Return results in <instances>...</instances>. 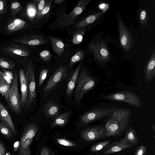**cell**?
Here are the masks:
<instances>
[{
    "mask_svg": "<svg viewBox=\"0 0 155 155\" xmlns=\"http://www.w3.org/2000/svg\"><path fill=\"white\" fill-rule=\"evenodd\" d=\"M40 155H50L49 150L45 147H43L41 150Z\"/></svg>",
    "mask_w": 155,
    "mask_h": 155,
    "instance_id": "42",
    "label": "cell"
},
{
    "mask_svg": "<svg viewBox=\"0 0 155 155\" xmlns=\"http://www.w3.org/2000/svg\"><path fill=\"white\" fill-rule=\"evenodd\" d=\"M90 0H80L69 13L64 14L59 16L55 21L56 28H67L74 25L75 19L85 10Z\"/></svg>",
    "mask_w": 155,
    "mask_h": 155,
    "instance_id": "2",
    "label": "cell"
},
{
    "mask_svg": "<svg viewBox=\"0 0 155 155\" xmlns=\"http://www.w3.org/2000/svg\"><path fill=\"white\" fill-rule=\"evenodd\" d=\"M48 38L54 51L58 56H61L65 51V46L64 42L61 39L51 35L48 36Z\"/></svg>",
    "mask_w": 155,
    "mask_h": 155,
    "instance_id": "20",
    "label": "cell"
},
{
    "mask_svg": "<svg viewBox=\"0 0 155 155\" xmlns=\"http://www.w3.org/2000/svg\"><path fill=\"white\" fill-rule=\"evenodd\" d=\"M85 31L84 29L76 30L74 31V34L72 39V42L74 44H78L82 42Z\"/></svg>",
    "mask_w": 155,
    "mask_h": 155,
    "instance_id": "27",
    "label": "cell"
},
{
    "mask_svg": "<svg viewBox=\"0 0 155 155\" xmlns=\"http://www.w3.org/2000/svg\"><path fill=\"white\" fill-rule=\"evenodd\" d=\"M13 42L28 45L36 46L45 44L47 40L43 36L34 35L22 37Z\"/></svg>",
    "mask_w": 155,
    "mask_h": 155,
    "instance_id": "14",
    "label": "cell"
},
{
    "mask_svg": "<svg viewBox=\"0 0 155 155\" xmlns=\"http://www.w3.org/2000/svg\"><path fill=\"white\" fill-rule=\"evenodd\" d=\"M88 46L96 60L102 62L108 60L110 54L103 41L97 39L95 41L91 42Z\"/></svg>",
    "mask_w": 155,
    "mask_h": 155,
    "instance_id": "9",
    "label": "cell"
},
{
    "mask_svg": "<svg viewBox=\"0 0 155 155\" xmlns=\"http://www.w3.org/2000/svg\"><path fill=\"white\" fill-rule=\"evenodd\" d=\"M5 155H11V154L9 152H6Z\"/></svg>",
    "mask_w": 155,
    "mask_h": 155,
    "instance_id": "49",
    "label": "cell"
},
{
    "mask_svg": "<svg viewBox=\"0 0 155 155\" xmlns=\"http://www.w3.org/2000/svg\"><path fill=\"white\" fill-rule=\"evenodd\" d=\"M64 1V0H55L54 1V3L56 4H60Z\"/></svg>",
    "mask_w": 155,
    "mask_h": 155,
    "instance_id": "47",
    "label": "cell"
},
{
    "mask_svg": "<svg viewBox=\"0 0 155 155\" xmlns=\"http://www.w3.org/2000/svg\"><path fill=\"white\" fill-rule=\"evenodd\" d=\"M110 141L109 140H106L96 143L92 146L90 150L93 152L99 151L106 147L110 143Z\"/></svg>",
    "mask_w": 155,
    "mask_h": 155,
    "instance_id": "31",
    "label": "cell"
},
{
    "mask_svg": "<svg viewBox=\"0 0 155 155\" xmlns=\"http://www.w3.org/2000/svg\"><path fill=\"white\" fill-rule=\"evenodd\" d=\"M22 8L21 3L19 2H15L11 3V12L13 16L15 15L19 12Z\"/></svg>",
    "mask_w": 155,
    "mask_h": 155,
    "instance_id": "33",
    "label": "cell"
},
{
    "mask_svg": "<svg viewBox=\"0 0 155 155\" xmlns=\"http://www.w3.org/2000/svg\"><path fill=\"white\" fill-rule=\"evenodd\" d=\"M68 68L65 65L60 66L48 81L44 88L43 93L44 96L48 95L59 83L67 77Z\"/></svg>",
    "mask_w": 155,
    "mask_h": 155,
    "instance_id": "10",
    "label": "cell"
},
{
    "mask_svg": "<svg viewBox=\"0 0 155 155\" xmlns=\"http://www.w3.org/2000/svg\"><path fill=\"white\" fill-rule=\"evenodd\" d=\"M81 66V64L78 65L68 83L66 93L68 96H70L71 95L74 89Z\"/></svg>",
    "mask_w": 155,
    "mask_h": 155,
    "instance_id": "23",
    "label": "cell"
},
{
    "mask_svg": "<svg viewBox=\"0 0 155 155\" xmlns=\"http://www.w3.org/2000/svg\"><path fill=\"white\" fill-rule=\"evenodd\" d=\"M11 85L8 84L0 81V94L5 98L8 104V94Z\"/></svg>",
    "mask_w": 155,
    "mask_h": 155,
    "instance_id": "28",
    "label": "cell"
},
{
    "mask_svg": "<svg viewBox=\"0 0 155 155\" xmlns=\"http://www.w3.org/2000/svg\"><path fill=\"white\" fill-rule=\"evenodd\" d=\"M132 147L130 144L123 143L120 141L114 142L107 145L103 154L107 155L117 152Z\"/></svg>",
    "mask_w": 155,
    "mask_h": 155,
    "instance_id": "17",
    "label": "cell"
},
{
    "mask_svg": "<svg viewBox=\"0 0 155 155\" xmlns=\"http://www.w3.org/2000/svg\"></svg>",
    "mask_w": 155,
    "mask_h": 155,
    "instance_id": "52",
    "label": "cell"
},
{
    "mask_svg": "<svg viewBox=\"0 0 155 155\" xmlns=\"http://www.w3.org/2000/svg\"><path fill=\"white\" fill-rule=\"evenodd\" d=\"M120 141L123 143L130 144L132 146L136 145L138 140L136 131L133 128L127 130L126 132L125 137Z\"/></svg>",
    "mask_w": 155,
    "mask_h": 155,
    "instance_id": "21",
    "label": "cell"
},
{
    "mask_svg": "<svg viewBox=\"0 0 155 155\" xmlns=\"http://www.w3.org/2000/svg\"><path fill=\"white\" fill-rule=\"evenodd\" d=\"M77 81L74 98L76 102L79 104L81 103L84 95L94 87L95 82L84 69H82Z\"/></svg>",
    "mask_w": 155,
    "mask_h": 155,
    "instance_id": "3",
    "label": "cell"
},
{
    "mask_svg": "<svg viewBox=\"0 0 155 155\" xmlns=\"http://www.w3.org/2000/svg\"><path fill=\"white\" fill-rule=\"evenodd\" d=\"M52 1V0L47 1L45 6L37 18L38 19H40L45 16L47 15L50 12L51 8Z\"/></svg>",
    "mask_w": 155,
    "mask_h": 155,
    "instance_id": "34",
    "label": "cell"
},
{
    "mask_svg": "<svg viewBox=\"0 0 155 155\" xmlns=\"http://www.w3.org/2000/svg\"><path fill=\"white\" fill-rule=\"evenodd\" d=\"M20 143V141L18 140L15 142L13 145V150L14 151H16L19 148Z\"/></svg>",
    "mask_w": 155,
    "mask_h": 155,
    "instance_id": "45",
    "label": "cell"
},
{
    "mask_svg": "<svg viewBox=\"0 0 155 155\" xmlns=\"http://www.w3.org/2000/svg\"><path fill=\"white\" fill-rule=\"evenodd\" d=\"M42 111L49 118H55L60 111L59 106L54 102L49 101L45 104L42 107Z\"/></svg>",
    "mask_w": 155,
    "mask_h": 155,
    "instance_id": "16",
    "label": "cell"
},
{
    "mask_svg": "<svg viewBox=\"0 0 155 155\" xmlns=\"http://www.w3.org/2000/svg\"><path fill=\"white\" fill-rule=\"evenodd\" d=\"M103 13V12H101L89 15L80 21L77 24H74V25L73 27L75 31L84 29L86 27L93 23Z\"/></svg>",
    "mask_w": 155,
    "mask_h": 155,
    "instance_id": "18",
    "label": "cell"
},
{
    "mask_svg": "<svg viewBox=\"0 0 155 155\" xmlns=\"http://www.w3.org/2000/svg\"><path fill=\"white\" fill-rule=\"evenodd\" d=\"M117 18L120 44L125 51L127 52L133 46L134 39L118 13Z\"/></svg>",
    "mask_w": 155,
    "mask_h": 155,
    "instance_id": "11",
    "label": "cell"
},
{
    "mask_svg": "<svg viewBox=\"0 0 155 155\" xmlns=\"http://www.w3.org/2000/svg\"><path fill=\"white\" fill-rule=\"evenodd\" d=\"M38 130V126L33 123L25 127L21 138L19 155H31L30 145Z\"/></svg>",
    "mask_w": 155,
    "mask_h": 155,
    "instance_id": "6",
    "label": "cell"
},
{
    "mask_svg": "<svg viewBox=\"0 0 155 155\" xmlns=\"http://www.w3.org/2000/svg\"><path fill=\"white\" fill-rule=\"evenodd\" d=\"M12 130L5 124L0 121V131L4 136L8 138L13 137Z\"/></svg>",
    "mask_w": 155,
    "mask_h": 155,
    "instance_id": "29",
    "label": "cell"
},
{
    "mask_svg": "<svg viewBox=\"0 0 155 155\" xmlns=\"http://www.w3.org/2000/svg\"><path fill=\"white\" fill-rule=\"evenodd\" d=\"M146 150V147L143 145H141L137 147L134 155H145Z\"/></svg>",
    "mask_w": 155,
    "mask_h": 155,
    "instance_id": "39",
    "label": "cell"
},
{
    "mask_svg": "<svg viewBox=\"0 0 155 155\" xmlns=\"http://www.w3.org/2000/svg\"><path fill=\"white\" fill-rule=\"evenodd\" d=\"M19 76L21 87V97L20 102L21 106L25 108L28 98V87L23 69H19Z\"/></svg>",
    "mask_w": 155,
    "mask_h": 155,
    "instance_id": "13",
    "label": "cell"
},
{
    "mask_svg": "<svg viewBox=\"0 0 155 155\" xmlns=\"http://www.w3.org/2000/svg\"><path fill=\"white\" fill-rule=\"evenodd\" d=\"M118 108L112 107L109 108H101L94 109L85 113L80 117L81 123L84 125L110 116Z\"/></svg>",
    "mask_w": 155,
    "mask_h": 155,
    "instance_id": "8",
    "label": "cell"
},
{
    "mask_svg": "<svg viewBox=\"0 0 155 155\" xmlns=\"http://www.w3.org/2000/svg\"></svg>",
    "mask_w": 155,
    "mask_h": 155,
    "instance_id": "51",
    "label": "cell"
},
{
    "mask_svg": "<svg viewBox=\"0 0 155 155\" xmlns=\"http://www.w3.org/2000/svg\"><path fill=\"white\" fill-rule=\"evenodd\" d=\"M26 25V22L24 20L16 18L8 24L7 29L9 33H12L23 28Z\"/></svg>",
    "mask_w": 155,
    "mask_h": 155,
    "instance_id": "24",
    "label": "cell"
},
{
    "mask_svg": "<svg viewBox=\"0 0 155 155\" xmlns=\"http://www.w3.org/2000/svg\"><path fill=\"white\" fill-rule=\"evenodd\" d=\"M40 58L45 61H49L51 57V55L49 51L47 50H44L39 53Z\"/></svg>",
    "mask_w": 155,
    "mask_h": 155,
    "instance_id": "38",
    "label": "cell"
},
{
    "mask_svg": "<svg viewBox=\"0 0 155 155\" xmlns=\"http://www.w3.org/2000/svg\"><path fill=\"white\" fill-rule=\"evenodd\" d=\"M70 112H66L58 115L56 117L52 123L51 127L60 126H64L68 122L70 116Z\"/></svg>",
    "mask_w": 155,
    "mask_h": 155,
    "instance_id": "25",
    "label": "cell"
},
{
    "mask_svg": "<svg viewBox=\"0 0 155 155\" xmlns=\"http://www.w3.org/2000/svg\"><path fill=\"white\" fill-rule=\"evenodd\" d=\"M35 10L32 7L29 8L28 10V13L29 16L32 17L34 16L35 13Z\"/></svg>",
    "mask_w": 155,
    "mask_h": 155,
    "instance_id": "46",
    "label": "cell"
},
{
    "mask_svg": "<svg viewBox=\"0 0 155 155\" xmlns=\"http://www.w3.org/2000/svg\"><path fill=\"white\" fill-rule=\"evenodd\" d=\"M0 80L8 84H11L12 81L3 71L0 70Z\"/></svg>",
    "mask_w": 155,
    "mask_h": 155,
    "instance_id": "40",
    "label": "cell"
},
{
    "mask_svg": "<svg viewBox=\"0 0 155 155\" xmlns=\"http://www.w3.org/2000/svg\"><path fill=\"white\" fill-rule=\"evenodd\" d=\"M48 70L45 69L42 70L40 73L38 81V86L40 87L45 79L48 73Z\"/></svg>",
    "mask_w": 155,
    "mask_h": 155,
    "instance_id": "37",
    "label": "cell"
},
{
    "mask_svg": "<svg viewBox=\"0 0 155 155\" xmlns=\"http://www.w3.org/2000/svg\"><path fill=\"white\" fill-rule=\"evenodd\" d=\"M2 69L3 71V72L12 81L14 78V74L12 72L3 68H2Z\"/></svg>",
    "mask_w": 155,
    "mask_h": 155,
    "instance_id": "41",
    "label": "cell"
},
{
    "mask_svg": "<svg viewBox=\"0 0 155 155\" xmlns=\"http://www.w3.org/2000/svg\"><path fill=\"white\" fill-rule=\"evenodd\" d=\"M23 69L28 87V98L25 108V110H26L36 101L37 98L34 69L31 60L28 59Z\"/></svg>",
    "mask_w": 155,
    "mask_h": 155,
    "instance_id": "4",
    "label": "cell"
},
{
    "mask_svg": "<svg viewBox=\"0 0 155 155\" xmlns=\"http://www.w3.org/2000/svg\"><path fill=\"white\" fill-rule=\"evenodd\" d=\"M5 1L0 0V14H2L5 12Z\"/></svg>",
    "mask_w": 155,
    "mask_h": 155,
    "instance_id": "43",
    "label": "cell"
},
{
    "mask_svg": "<svg viewBox=\"0 0 155 155\" xmlns=\"http://www.w3.org/2000/svg\"><path fill=\"white\" fill-rule=\"evenodd\" d=\"M82 138L89 142L106 137L105 130L102 126L90 127L83 130L81 133Z\"/></svg>",
    "mask_w": 155,
    "mask_h": 155,
    "instance_id": "12",
    "label": "cell"
},
{
    "mask_svg": "<svg viewBox=\"0 0 155 155\" xmlns=\"http://www.w3.org/2000/svg\"><path fill=\"white\" fill-rule=\"evenodd\" d=\"M52 155H55L54 153H53Z\"/></svg>",
    "mask_w": 155,
    "mask_h": 155,
    "instance_id": "50",
    "label": "cell"
},
{
    "mask_svg": "<svg viewBox=\"0 0 155 155\" xmlns=\"http://www.w3.org/2000/svg\"><path fill=\"white\" fill-rule=\"evenodd\" d=\"M152 126V128L153 130V131H154V133L155 132V125L154 124H151Z\"/></svg>",
    "mask_w": 155,
    "mask_h": 155,
    "instance_id": "48",
    "label": "cell"
},
{
    "mask_svg": "<svg viewBox=\"0 0 155 155\" xmlns=\"http://www.w3.org/2000/svg\"><path fill=\"white\" fill-rule=\"evenodd\" d=\"M3 51L7 54L21 57H26L30 55L27 51L14 46H8L3 49Z\"/></svg>",
    "mask_w": 155,
    "mask_h": 155,
    "instance_id": "22",
    "label": "cell"
},
{
    "mask_svg": "<svg viewBox=\"0 0 155 155\" xmlns=\"http://www.w3.org/2000/svg\"><path fill=\"white\" fill-rule=\"evenodd\" d=\"M0 119L1 121L6 124L14 134L16 133L15 127L12 120L4 106L0 102Z\"/></svg>",
    "mask_w": 155,
    "mask_h": 155,
    "instance_id": "19",
    "label": "cell"
},
{
    "mask_svg": "<svg viewBox=\"0 0 155 155\" xmlns=\"http://www.w3.org/2000/svg\"><path fill=\"white\" fill-rule=\"evenodd\" d=\"M15 63L11 60L0 57V67L5 69H11L15 67Z\"/></svg>",
    "mask_w": 155,
    "mask_h": 155,
    "instance_id": "26",
    "label": "cell"
},
{
    "mask_svg": "<svg viewBox=\"0 0 155 155\" xmlns=\"http://www.w3.org/2000/svg\"><path fill=\"white\" fill-rule=\"evenodd\" d=\"M6 152L3 143L0 141V155H5Z\"/></svg>",
    "mask_w": 155,
    "mask_h": 155,
    "instance_id": "44",
    "label": "cell"
},
{
    "mask_svg": "<svg viewBox=\"0 0 155 155\" xmlns=\"http://www.w3.org/2000/svg\"><path fill=\"white\" fill-rule=\"evenodd\" d=\"M148 15L145 9H141L140 12V20L141 24L143 25L149 26L148 23Z\"/></svg>",
    "mask_w": 155,
    "mask_h": 155,
    "instance_id": "32",
    "label": "cell"
},
{
    "mask_svg": "<svg viewBox=\"0 0 155 155\" xmlns=\"http://www.w3.org/2000/svg\"><path fill=\"white\" fill-rule=\"evenodd\" d=\"M84 54V52L83 51H77L71 58L69 65L71 67L78 62L81 61L83 59Z\"/></svg>",
    "mask_w": 155,
    "mask_h": 155,
    "instance_id": "30",
    "label": "cell"
},
{
    "mask_svg": "<svg viewBox=\"0 0 155 155\" xmlns=\"http://www.w3.org/2000/svg\"><path fill=\"white\" fill-rule=\"evenodd\" d=\"M35 3L38 5L37 12L36 18H38L41 12L44 8L47 2L46 0L35 1Z\"/></svg>",
    "mask_w": 155,
    "mask_h": 155,
    "instance_id": "35",
    "label": "cell"
},
{
    "mask_svg": "<svg viewBox=\"0 0 155 155\" xmlns=\"http://www.w3.org/2000/svg\"><path fill=\"white\" fill-rule=\"evenodd\" d=\"M131 113L128 108L116 109L110 116L105 125L106 137L120 135L128 124Z\"/></svg>",
    "mask_w": 155,
    "mask_h": 155,
    "instance_id": "1",
    "label": "cell"
},
{
    "mask_svg": "<svg viewBox=\"0 0 155 155\" xmlns=\"http://www.w3.org/2000/svg\"><path fill=\"white\" fill-rule=\"evenodd\" d=\"M18 76L15 71L14 74L8 94V104L11 110L15 113L20 115L21 112V105L18 87Z\"/></svg>",
    "mask_w": 155,
    "mask_h": 155,
    "instance_id": "7",
    "label": "cell"
},
{
    "mask_svg": "<svg viewBox=\"0 0 155 155\" xmlns=\"http://www.w3.org/2000/svg\"><path fill=\"white\" fill-rule=\"evenodd\" d=\"M102 98L112 101H120L139 107L142 106V102L138 95L129 91H124L102 95Z\"/></svg>",
    "mask_w": 155,
    "mask_h": 155,
    "instance_id": "5",
    "label": "cell"
},
{
    "mask_svg": "<svg viewBox=\"0 0 155 155\" xmlns=\"http://www.w3.org/2000/svg\"><path fill=\"white\" fill-rule=\"evenodd\" d=\"M56 140L59 144L65 146L73 147L77 145L74 143L63 138H57Z\"/></svg>",
    "mask_w": 155,
    "mask_h": 155,
    "instance_id": "36",
    "label": "cell"
},
{
    "mask_svg": "<svg viewBox=\"0 0 155 155\" xmlns=\"http://www.w3.org/2000/svg\"><path fill=\"white\" fill-rule=\"evenodd\" d=\"M155 53L154 49L144 69V77L146 81L150 82L155 77Z\"/></svg>",
    "mask_w": 155,
    "mask_h": 155,
    "instance_id": "15",
    "label": "cell"
}]
</instances>
